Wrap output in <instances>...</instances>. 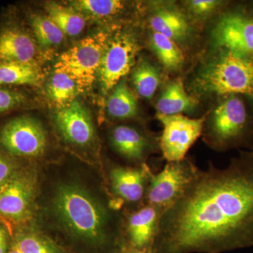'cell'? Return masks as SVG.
Returning a JSON list of instances; mask_svg holds the SVG:
<instances>
[{
  "instance_id": "cell-19",
  "label": "cell",
  "mask_w": 253,
  "mask_h": 253,
  "mask_svg": "<svg viewBox=\"0 0 253 253\" xmlns=\"http://www.w3.org/2000/svg\"><path fill=\"white\" fill-rule=\"evenodd\" d=\"M41 77V71L34 62H0V85L35 84Z\"/></svg>"
},
{
  "instance_id": "cell-1",
  "label": "cell",
  "mask_w": 253,
  "mask_h": 253,
  "mask_svg": "<svg viewBox=\"0 0 253 253\" xmlns=\"http://www.w3.org/2000/svg\"><path fill=\"white\" fill-rule=\"evenodd\" d=\"M253 246V151L200 169L161 214L153 253H223Z\"/></svg>"
},
{
  "instance_id": "cell-32",
  "label": "cell",
  "mask_w": 253,
  "mask_h": 253,
  "mask_svg": "<svg viewBox=\"0 0 253 253\" xmlns=\"http://www.w3.org/2000/svg\"><path fill=\"white\" fill-rule=\"evenodd\" d=\"M113 253H153L151 251H144L131 247L126 242L118 245L117 249Z\"/></svg>"
},
{
  "instance_id": "cell-13",
  "label": "cell",
  "mask_w": 253,
  "mask_h": 253,
  "mask_svg": "<svg viewBox=\"0 0 253 253\" xmlns=\"http://www.w3.org/2000/svg\"><path fill=\"white\" fill-rule=\"evenodd\" d=\"M151 169L146 163L139 168L113 167L110 181L113 194L126 204H139L146 199Z\"/></svg>"
},
{
  "instance_id": "cell-5",
  "label": "cell",
  "mask_w": 253,
  "mask_h": 253,
  "mask_svg": "<svg viewBox=\"0 0 253 253\" xmlns=\"http://www.w3.org/2000/svg\"><path fill=\"white\" fill-rule=\"evenodd\" d=\"M106 33L87 36L61 55L55 72L66 73L77 83L81 91L94 84L109 41Z\"/></svg>"
},
{
  "instance_id": "cell-26",
  "label": "cell",
  "mask_w": 253,
  "mask_h": 253,
  "mask_svg": "<svg viewBox=\"0 0 253 253\" xmlns=\"http://www.w3.org/2000/svg\"><path fill=\"white\" fill-rule=\"evenodd\" d=\"M31 23L37 41L42 45H57L63 41L64 33L47 16L32 15Z\"/></svg>"
},
{
  "instance_id": "cell-25",
  "label": "cell",
  "mask_w": 253,
  "mask_h": 253,
  "mask_svg": "<svg viewBox=\"0 0 253 253\" xmlns=\"http://www.w3.org/2000/svg\"><path fill=\"white\" fill-rule=\"evenodd\" d=\"M132 81L138 94L145 99H151L161 83V75L157 68L142 61L134 69Z\"/></svg>"
},
{
  "instance_id": "cell-30",
  "label": "cell",
  "mask_w": 253,
  "mask_h": 253,
  "mask_svg": "<svg viewBox=\"0 0 253 253\" xmlns=\"http://www.w3.org/2000/svg\"><path fill=\"white\" fill-rule=\"evenodd\" d=\"M19 170L17 163L12 158L0 152V189Z\"/></svg>"
},
{
  "instance_id": "cell-24",
  "label": "cell",
  "mask_w": 253,
  "mask_h": 253,
  "mask_svg": "<svg viewBox=\"0 0 253 253\" xmlns=\"http://www.w3.org/2000/svg\"><path fill=\"white\" fill-rule=\"evenodd\" d=\"M80 91L77 83L63 73L55 72L46 86L49 99L58 105L69 104Z\"/></svg>"
},
{
  "instance_id": "cell-2",
  "label": "cell",
  "mask_w": 253,
  "mask_h": 253,
  "mask_svg": "<svg viewBox=\"0 0 253 253\" xmlns=\"http://www.w3.org/2000/svg\"><path fill=\"white\" fill-rule=\"evenodd\" d=\"M56 217L75 238L89 244L117 249L111 234V215L107 208L87 191L73 184L59 186L53 199Z\"/></svg>"
},
{
  "instance_id": "cell-7",
  "label": "cell",
  "mask_w": 253,
  "mask_h": 253,
  "mask_svg": "<svg viewBox=\"0 0 253 253\" xmlns=\"http://www.w3.org/2000/svg\"><path fill=\"white\" fill-rule=\"evenodd\" d=\"M163 126L159 149L167 162L180 161L186 158L190 148L202 135L206 116L190 118L183 115L157 114Z\"/></svg>"
},
{
  "instance_id": "cell-12",
  "label": "cell",
  "mask_w": 253,
  "mask_h": 253,
  "mask_svg": "<svg viewBox=\"0 0 253 253\" xmlns=\"http://www.w3.org/2000/svg\"><path fill=\"white\" fill-rule=\"evenodd\" d=\"M55 123L65 139L85 146L92 142L94 129L89 113L78 101H73L56 113Z\"/></svg>"
},
{
  "instance_id": "cell-21",
  "label": "cell",
  "mask_w": 253,
  "mask_h": 253,
  "mask_svg": "<svg viewBox=\"0 0 253 253\" xmlns=\"http://www.w3.org/2000/svg\"><path fill=\"white\" fill-rule=\"evenodd\" d=\"M151 47L165 68L176 71L182 67L184 56L176 43L162 34L154 32L151 37Z\"/></svg>"
},
{
  "instance_id": "cell-9",
  "label": "cell",
  "mask_w": 253,
  "mask_h": 253,
  "mask_svg": "<svg viewBox=\"0 0 253 253\" xmlns=\"http://www.w3.org/2000/svg\"><path fill=\"white\" fill-rule=\"evenodd\" d=\"M138 50L137 42L129 33H120L109 40L98 73L104 94L114 89L131 71Z\"/></svg>"
},
{
  "instance_id": "cell-11",
  "label": "cell",
  "mask_w": 253,
  "mask_h": 253,
  "mask_svg": "<svg viewBox=\"0 0 253 253\" xmlns=\"http://www.w3.org/2000/svg\"><path fill=\"white\" fill-rule=\"evenodd\" d=\"M212 38L216 46L251 58L253 56V19L239 13H227L216 24Z\"/></svg>"
},
{
  "instance_id": "cell-22",
  "label": "cell",
  "mask_w": 253,
  "mask_h": 253,
  "mask_svg": "<svg viewBox=\"0 0 253 253\" xmlns=\"http://www.w3.org/2000/svg\"><path fill=\"white\" fill-rule=\"evenodd\" d=\"M46 10L47 17L61 29L64 35L78 36L85 26V20L73 9L51 2L46 4Z\"/></svg>"
},
{
  "instance_id": "cell-10",
  "label": "cell",
  "mask_w": 253,
  "mask_h": 253,
  "mask_svg": "<svg viewBox=\"0 0 253 253\" xmlns=\"http://www.w3.org/2000/svg\"><path fill=\"white\" fill-rule=\"evenodd\" d=\"M36 195V181L31 173L18 170L0 189V216L21 221L31 215Z\"/></svg>"
},
{
  "instance_id": "cell-6",
  "label": "cell",
  "mask_w": 253,
  "mask_h": 253,
  "mask_svg": "<svg viewBox=\"0 0 253 253\" xmlns=\"http://www.w3.org/2000/svg\"><path fill=\"white\" fill-rule=\"evenodd\" d=\"M199 170L192 161L185 158L168 162L156 174L150 172L145 204L163 213L181 197Z\"/></svg>"
},
{
  "instance_id": "cell-14",
  "label": "cell",
  "mask_w": 253,
  "mask_h": 253,
  "mask_svg": "<svg viewBox=\"0 0 253 253\" xmlns=\"http://www.w3.org/2000/svg\"><path fill=\"white\" fill-rule=\"evenodd\" d=\"M162 213L145 204L126 219V244L135 249L152 252Z\"/></svg>"
},
{
  "instance_id": "cell-28",
  "label": "cell",
  "mask_w": 253,
  "mask_h": 253,
  "mask_svg": "<svg viewBox=\"0 0 253 253\" xmlns=\"http://www.w3.org/2000/svg\"><path fill=\"white\" fill-rule=\"evenodd\" d=\"M26 101V95L12 86L0 85V116L19 109Z\"/></svg>"
},
{
  "instance_id": "cell-15",
  "label": "cell",
  "mask_w": 253,
  "mask_h": 253,
  "mask_svg": "<svg viewBox=\"0 0 253 253\" xmlns=\"http://www.w3.org/2000/svg\"><path fill=\"white\" fill-rule=\"evenodd\" d=\"M36 48L31 35L18 23L0 27V62L33 63Z\"/></svg>"
},
{
  "instance_id": "cell-4",
  "label": "cell",
  "mask_w": 253,
  "mask_h": 253,
  "mask_svg": "<svg viewBox=\"0 0 253 253\" xmlns=\"http://www.w3.org/2000/svg\"><path fill=\"white\" fill-rule=\"evenodd\" d=\"M203 133L207 144L218 151L250 147L253 126L244 101L236 95L228 96L214 110Z\"/></svg>"
},
{
  "instance_id": "cell-8",
  "label": "cell",
  "mask_w": 253,
  "mask_h": 253,
  "mask_svg": "<svg viewBox=\"0 0 253 253\" xmlns=\"http://www.w3.org/2000/svg\"><path fill=\"white\" fill-rule=\"evenodd\" d=\"M46 145L45 131L39 121L29 116L11 120L0 129V146L19 157H37Z\"/></svg>"
},
{
  "instance_id": "cell-20",
  "label": "cell",
  "mask_w": 253,
  "mask_h": 253,
  "mask_svg": "<svg viewBox=\"0 0 253 253\" xmlns=\"http://www.w3.org/2000/svg\"><path fill=\"white\" fill-rule=\"evenodd\" d=\"M107 111L111 117L126 119L137 113V103L132 91L125 81L115 86L107 101Z\"/></svg>"
},
{
  "instance_id": "cell-17",
  "label": "cell",
  "mask_w": 253,
  "mask_h": 253,
  "mask_svg": "<svg viewBox=\"0 0 253 253\" xmlns=\"http://www.w3.org/2000/svg\"><path fill=\"white\" fill-rule=\"evenodd\" d=\"M197 101L186 92L181 78L168 83L157 102L158 115L172 116L191 112L197 105Z\"/></svg>"
},
{
  "instance_id": "cell-16",
  "label": "cell",
  "mask_w": 253,
  "mask_h": 253,
  "mask_svg": "<svg viewBox=\"0 0 253 253\" xmlns=\"http://www.w3.org/2000/svg\"><path fill=\"white\" fill-rule=\"evenodd\" d=\"M111 141L115 150L131 162L143 163L154 149V144L140 131L132 126H118L111 133Z\"/></svg>"
},
{
  "instance_id": "cell-29",
  "label": "cell",
  "mask_w": 253,
  "mask_h": 253,
  "mask_svg": "<svg viewBox=\"0 0 253 253\" xmlns=\"http://www.w3.org/2000/svg\"><path fill=\"white\" fill-rule=\"evenodd\" d=\"M188 8L192 14L197 16H208L217 9L222 1L217 0H192L186 1Z\"/></svg>"
},
{
  "instance_id": "cell-33",
  "label": "cell",
  "mask_w": 253,
  "mask_h": 253,
  "mask_svg": "<svg viewBox=\"0 0 253 253\" xmlns=\"http://www.w3.org/2000/svg\"><path fill=\"white\" fill-rule=\"evenodd\" d=\"M7 253H21L16 248H15L14 246L12 245V248H11V250Z\"/></svg>"
},
{
  "instance_id": "cell-31",
  "label": "cell",
  "mask_w": 253,
  "mask_h": 253,
  "mask_svg": "<svg viewBox=\"0 0 253 253\" xmlns=\"http://www.w3.org/2000/svg\"><path fill=\"white\" fill-rule=\"evenodd\" d=\"M12 248L9 232L4 225L0 224V253H7Z\"/></svg>"
},
{
  "instance_id": "cell-27",
  "label": "cell",
  "mask_w": 253,
  "mask_h": 253,
  "mask_svg": "<svg viewBox=\"0 0 253 253\" xmlns=\"http://www.w3.org/2000/svg\"><path fill=\"white\" fill-rule=\"evenodd\" d=\"M73 4L80 11L99 18L117 14L123 8L122 1L118 0H79Z\"/></svg>"
},
{
  "instance_id": "cell-18",
  "label": "cell",
  "mask_w": 253,
  "mask_h": 253,
  "mask_svg": "<svg viewBox=\"0 0 253 253\" xmlns=\"http://www.w3.org/2000/svg\"><path fill=\"white\" fill-rule=\"evenodd\" d=\"M150 25L154 32L174 42L184 41L189 33V26L185 16L174 8L158 10L150 19Z\"/></svg>"
},
{
  "instance_id": "cell-3",
  "label": "cell",
  "mask_w": 253,
  "mask_h": 253,
  "mask_svg": "<svg viewBox=\"0 0 253 253\" xmlns=\"http://www.w3.org/2000/svg\"><path fill=\"white\" fill-rule=\"evenodd\" d=\"M195 86L206 94H243L253 99V61L224 49L200 72Z\"/></svg>"
},
{
  "instance_id": "cell-23",
  "label": "cell",
  "mask_w": 253,
  "mask_h": 253,
  "mask_svg": "<svg viewBox=\"0 0 253 253\" xmlns=\"http://www.w3.org/2000/svg\"><path fill=\"white\" fill-rule=\"evenodd\" d=\"M12 245L21 253H64L46 236L31 231H18L12 240Z\"/></svg>"
}]
</instances>
